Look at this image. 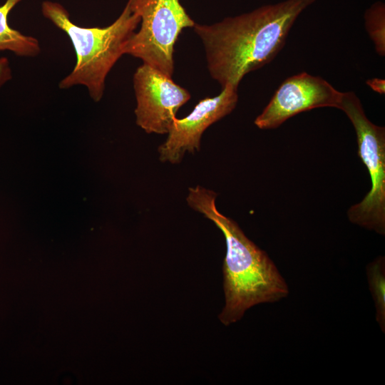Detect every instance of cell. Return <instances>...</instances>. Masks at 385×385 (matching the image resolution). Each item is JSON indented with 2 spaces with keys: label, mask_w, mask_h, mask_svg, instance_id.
I'll use <instances>...</instances> for the list:
<instances>
[{
  "label": "cell",
  "mask_w": 385,
  "mask_h": 385,
  "mask_svg": "<svg viewBox=\"0 0 385 385\" xmlns=\"http://www.w3.org/2000/svg\"><path fill=\"white\" fill-rule=\"evenodd\" d=\"M314 1L285 0L213 24H195L211 77L222 88L238 87L246 74L275 57L298 16Z\"/></svg>",
  "instance_id": "obj_1"
},
{
  "label": "cell",
  "mask_w": 385,
  "mask_h": 385,
  "mask_svg": "<svg viewBox=\"0 0 385 385\" xmlns=\"http://www.w3.org/2000/svg\"><path fill=\"white\" fill-rule=\"evenodd\" d=\"M217 193L200 185L188 189V205L211 220L223 233L225 305L219 318L225 325L240 320L255 305L287 297L288 285L268 255L243 232L235 221L217 209Z\"/></svg>",
  "instance_id": "obj_2"
},
{
  "label": "cell",
  "mask_w": 385,
  "mask_h": 385,
  "mask_svg": "<svg viewBox=\"0 0 385 385\" xmlns=\"http://www.w3.org/2000/svg\"><path fill=\"white\" fill-rule=\"evenodd\" d=\"M43 16L70 38L76 52L73 70L58 84L61 89L85 86L96 102L101 100L106 77L115 63L125 54V46L140 20L127 3L120 15L106 27H82L74 24L67 9L60 3H41Z\"/></svg>",
  "instance_id": "obj_3"
},
{
  "label": "cell",
  "mask_w": 385,
  "mask_h": 385,
  "mask_svg": "<svg viewBox=\"0 0 385 385\" xmlns=\"http://www.w3.org/2000/svg\"><path fill=\"white\" fill-rule=\"evenodd\" d=\"M340 110L351 120L357 138L358 155L366 165L371 187L359 203L347 211L349 221L385 234V129L366 116L360 100L351 91L342 93Z\"/></svg>",
  "instance_id": "obj_4"
},
{
  "label": "cell",
  "mask_w": 385,
  "mask_h": 385,
  "mask_svg": "<svg viewBox=\"0 0 385 385\" xmlns=\"http://www.w3.org/2000/svg\"><path fill=\"white\" fill-rule=\"evenodd\" d=\"M131 11L140 20V28L128 41L125 54L171 77L174 71L173 50L183 29L195 23L179 0H128Z\"/></svg>",
  "instance_id": "obj_5"
},
{
  "label": "cell",
  "mask_w": 385,
  "mask_h": 385,
  "mask_svg": "<svg viewBox=\"0 0 385 385\" xmlns=\"http://www.w3.org/2000/svg\"><path fill=\"white\" fill-rule=\"evenodd\" d=\"M136 124L148 133L167 134L190 93L161 71L143 63L133 75Z\"/></svg>",
  "instance_id": "obj_6"
},
{
  "label": "cell",
  "mask_w": 385,
  "mask_h": 385,
  "mask_svg": "<svg viewBox=\"0 0 385 385\" xmlns=\"http://www.w3.org/2000/svg\"><path fill=\"white\" fill-rule=\"evenodd\" d=\"M342 93L319 76L306 72L296 74L282 83L255 118V124L260 129H273L294 115L313 108H339Z\"/></svg>",
  "instance_id": "obj_7"
},
{
  "label": "cell",
  "mask_w": 385,
  "mask_h": 385,
  "mask_svg": "<svg viewBox=\"0 0 385 385\" xmlns=\"http://www.w3.org/2000/svg\"><path fill=\"white\" fill-rule=\"evenodd\" d=\"M237 88L233 85H227L222 88L218 96L200 101L185 118H175L165 141L158 148L159 160L163 163L179 164L186 153L199 152L205 130L236 107Z\"/></svg>",
  "instance_id": "obj_8"
},
{
  "label": "cell",
  "mask_w": 385,
  "mask_h": 385,
  "mask_svg": "<svg viewBox=\"0 0 385 385\" xmlns=\"http://www.w3.org/2000/svg\"><path fill=\"white\" fill-rule=\"evenodd\" d=\"M21 0H6L0 6V51H10L16 55L34 57L41 52L38 41L12 29L8 23L11 9Z\"/></svg>",
  "instance_id": "obj_9"
},
{
  "label": "cell",
  "mask_w": 385,
  "mask_h": 385,
  "mask_svg": "<svg viewBox=\"0 0 385 385\" xmlns=\"http://www.w3.org/2000/svg\"><path fill=\"white\" fill-rule=\"evenodd\" d=\"M370 292L376 308V319L383 332H385V263L379 257L366 267Z\"/></svg>",
  "instance_id": "obj_10"
},
{
  "label": "cell",
  "mask_w": 385,
  "mask_h": 385,
  "mask_svg": "<svg viewBox=\"0 0 385 385\" xmlns=\"http://www.w3.org/2000/svg\"><path fill=\"white\" fill-rule=\"evenodd\" d=\"M365 27L380 56L385 54V6L375 2L364 13Z\"/></svg>",
  "instance_id": "obj_11"
},
{
  "label": "cell",
  "mask_w": 385,
  "mask_h": 385,
  "mask_svg": "<svg viewBox=\"0 0 385 385\" xmlns=\"http://www.w3.org/2000/svg\"><path fill=\"white\" fill-rule=\"evenodd\" d=\"M11 78V71L9 60L0 58V87Z\"/></svg>",
  "instance_id": "obj_12"
},
{
  "label": "cell",
  "mask_w": 385,
  "mask_h": 385,
  "mask_svg": "<svg viewBox=\"0 0 385 385\" xmlns=\"http://www.w3.org/2000/svg\"><path fill=\"white\" fill-rule=\"evenodd\" d=\"M366 83L374 91L379 94L385 93V81L384 79L373 78L366 81Z\"/></svg>",
  "instance_id": "obj_13"
}]
</instances>
